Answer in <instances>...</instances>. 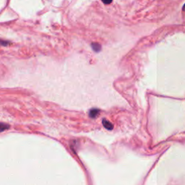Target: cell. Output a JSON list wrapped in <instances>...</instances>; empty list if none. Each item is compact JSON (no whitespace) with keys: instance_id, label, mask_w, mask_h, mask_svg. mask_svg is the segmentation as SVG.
I'll list each match as a JSON object with an SVG mask.
<instances>
[{"instance_id":"cell-1","label":"cell","mask_w":185,"mask_h":185,"mask_svg":"<svg viewBox=\"0 0 185 185\" xmlns=\"http://www.w3.org/2000/svg\"><path fill=\"white\" fill-rule=\"evenodd\" d=\"M99 112H100V111L99 110V109H91V110L90 111V112H89V116H90V117L93 118H93H95L98 115H99Z\"/></svg>"},{"instance_id":"cell-2","label":"cell","mask_w":185,"mask_h":185,"mask_svg":"<svg viewBox=\"0 0 185 185\" xmlns=\"http://www.w3.org/2000/svg\"><path fill=\"white\" fill-rule=\"evenodd\" d=\"M103 124L104 126V127H105L106 129H107V130H112L113 129V124L111 123L110 122H109L108 120L106 119H103Z\"/></svg>"},{"instance_id":"cell-3","label":"cell","mask_w":185,"mask_h":185,"mask_svg":"<svg viewBox=\"0 0 185 185\" xmlns=\"http://www.w3.org/2000/svg\"><path fill=\"white\" fill-rule=\"evenodd\" d=\"M91 47L95 52H99L101 49V46L98 43H93L91 44Z\"/></svg>"},{"instance_id":"cell-4","label":"cell","mask_w":185,"mask_h":185,"mask_svg":"<svg viewBox=\"0 0 185 185\" xmlns=\"http://www.w3.org/2000/svg\"><path fill=\"white\" fill-rule=\"evenodd\" d=\"M8 128H10V126L7 125V124L0 123V132H3V131L6 130H7Z\"/></svg>"},{"instance_id":"cell-5","label":"cell","mask_w":185,"mask_h":185,"mask_svg":"<svg viewBox=\"0 0 185 185\" xmlns=\"http://www.w3.org/2000/svg\"><path fill=\"white\" fill-rule=\"evenodd\" d=\"M9 44V42L8 41H2V40H0V45H2V46H7Z\"/></svg>"},{"instance_id":"cell-6","label":"cell","mask_w":185,"mask_h":185,"mask_svg":"<svg viewBox=\"0 0 185 185\" xmlns=\"http://www.w3.org/2000/svg\"><path fill=\"white\" fill-rule=\"evenodd\" d=\"M101 1L103 2L104 4H109L110 3H111V2H112V0H101Z\"/></svg>"},{"instance_id":"cell-7","label":"cell","mask_w":185,"mask_h":185,"mask_svg":"<svg viewBox=\"0 0 185 185\" xmlns=\"http://www.w3.org/2000/svg\"><path fill=\"white\" fill-rule=\"evenodd\" d=\"M182 10H183V11H185V4H184L183 7H182Z\"/></svg>"}]
</instances>
